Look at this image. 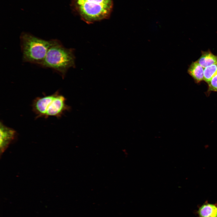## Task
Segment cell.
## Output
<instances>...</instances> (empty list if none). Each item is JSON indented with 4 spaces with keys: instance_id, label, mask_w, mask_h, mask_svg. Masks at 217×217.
<instances>
[{
    "instance_id": "cell-6",
    "label": "cell",
    "mask_w": 217,
    "mask_h": 217,
    "mask_svg": "<svg viewBox=\"0 0 217 217\" xmlns=\"http://www.w3.org/2000/svg\"><path fill=\"white\" fill-rule=\"evenodd\" d=\"M204 68L197 61L193 62L190 66L188 73L195 82L198 83L203 80Z\"/></svg>"
},
{
    "instance_id": "cell-4",
    "label": "cell",
    "mask_w": 217,
    "mask_h": 217,
    "mask_svg": "<svg viewBox=\"0 0 217 217\" xmlns=\"http://www.w3.org/2000/svg\"><path fill=\"white\" fill-rule=\"evenodd\" d=\"M74 52L73 49L64 47L58 40L49 48L40 66L52 69L64 78L68 70L75 67Z\"/></svg>"
},
{
    "instance_id": "cell-9",
    "label": "cell",
    "mask_w": 217,
    "mask_h": 217,
    "mask_svg": "<svg viewBox=\"0 0 217 217\" xmlns=\"http://www.w3.org/2000/svg\"><path fill=\"white\" fill-rule=\"evenodd\" d=\"M217 74V63L204 68L203 80L208 83Z\"/></svg>"
},
{
    "instance_id": "cell-7",
    "label": "cell",
    "mask_w": 217,
    "mask_h": 217,
    "mask_svg": "<svg viewBox=\"0 0 217 217\" xmlns=\"http://www.w3.org/2000/svg\"><path fill=\"white\" fill-rule=\"evenodd\" d=\"M196 61L205 68L217 63V55H214L209 51H202L201 56Z\"/></svg>"
},
{
    "instance_id": "cell-3",
    "label": "cell",
    "mask_w": 217,
    "mask_h": 217,
    "mask_svg": "<svg viewBox=\"0 0 217 217\" xmlns=\"http://www.w3.org/2000/svg\"><path fill=\"white\" fill-rule=\"evenodd\" d=\"M44 95L36 98L33 101L32 110L36 119L40 117L46 119L50 116L60 118L71 109L66 103V99L58 90L51 95Z\"/></svg>"
},
{
    "instance_id": "cell-2",
    "label": "cell",
    "mask_w": 217,
    "mask_h": 217,
    "mask_svg": "<svg viewBox=\"0 0 217 217\" xmlns=\"http://www.w3.org/2000/svg\"><path fill=\"white\" fill-rule=\"evenodd\" d=\"M20 40L23 61L39 66L49 48L58 40H44L25 32L21 34Z\"/></svg>"
},
{
    "instance_id": "cell-8",
    "label": "cell",
    "mask_w": 217,
    "mask_h": 217,
    "mask_svg": "<svg viewBox=\"0 0 217 217\" xmlns=\"http://www.w3.org/2000/svg\"><path fill=\"white\" fill-rule=\"evenodd\" d=\"M198 213L200 217H217V206L211 203L204 204L199 208Z\"/></svg>"
},
{
    "instance_id": "cell-5",
    "label": "cell",
    "mask_w": 217,
    "mask_h": 217,
    "mask_svg": "<svg viewBox=\"0 0 217 217\" xmlns=\"http://www.w3.org/2000/svg\"><path fill=\"white\" fill-rule=\"evenodd\" d=\"M1 156L9 145L15 139L17 136L16 131L6 126L1 121L0 124Z\"/></svg>"
},
{
    "instance_id": "cell-10",
    "label": "cell",
    "mask_w": 217,
    "mask_h": 217,
    "mask_svg": "<svg viewBox=\"0 0 217 217\" xmlns=\"http://www.w3.org/2000/svg\"><path fill=\"white\" fill-rule=\"evenodd\" d=\"M208 88L207 93L209 94L211 92H217V74L207 83Z\"/></svg>"
},
{
    "instance_id": "cell-11",
    "label": "cell",
    "mask_w": 217,
    "mask_h": 217,
    "mask_svg": "<svg viewBox=\"0 0 217 217\" xmlns=\"http://www.w3.org/2000/svg\"></svg>"
},
{
    "instance_id": "cell-1",
    "label": "cell",
    "mask_w": 217,
    "mask_h": 217,
    "mask_svg": "<svg viewBox=\"0 0 217 217\" xmlns=\"http://www.w3.org/2000/svg\"><path fill=\"white\" fill-rule=\"evenodd\" d=\"M73 9L88 24L108 19L113 7V0H71Z\"/></svg>"
}]
</instances>
